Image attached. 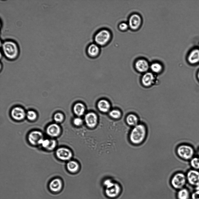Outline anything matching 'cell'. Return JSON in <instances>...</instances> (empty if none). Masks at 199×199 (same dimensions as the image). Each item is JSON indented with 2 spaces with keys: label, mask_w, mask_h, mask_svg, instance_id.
Masks as SVG:
<instances>
[{
  "label": "cell",
  "mask_w": 199,
  "mask_h": 199,
  "mask_svg": "<svg viewBox=\"0 0 199 199\" xmlns=\"http://www.w3.org/2000/svg\"><path fill=\"white\" fill-rule=\"evenodd\" d=\"M148 133L146 125L144 122H140L136 126L131 128L128 134L129 140L133 145H140L146 140Z\"/></svg>",
  "instance_id": "obj_1"
},
{
  "label": "cell",
  "mask_w": 199,
  "mask_h": 199,
  "mask_svg": "<svg viewBox=\"0 0 199 199\" xmlns=\"http://www.w3.org/2000/svg\"><path fill=\"white\" fill-rule=\"evenodd\" d=\"M2 54L8 59H16L20 54V50L16 41L11 39H7L1 44V52Z\"/></svg>",
  "instance_id": "obj_2"
},
{
  "label": "cell",
  "mask_w": 199,
  "mask_h": 199,
  "mask_svg": "<svg viewBox=\"0 0 199 199\" xmlns=\"http://www.w3.org/2000/svg\"><path fill=\"white\" fill-rule=\"evenodd\" d=\"M176 152L177 156L182 160L189 161L194 156L195 151L191 145L182 143L177 146Z\"/></svg>",
  "instance_id": "obj_3"
},
{
  "label": "cell",
  "mask_w": 199,
  "mask_h": 199,
  "mask_svg": "<svg viewBox=\"0 0 199 199\" xmlns=\"http://www.w3.org/2000/svg\"><path fill=\"white\" fill-rule=\"evenodd\" d=\"M104 185L105 187V194L109 198H116L121 193V187L117 183L112 182L110 179H107L104 181Z\"/></svg>",
  "instance_id": "obj_4"
},
{
  "label": "cell",
  "mask_w": 199,
  "mask_h": 199,
  "mask_svg": "<svg viewBox=\"0 0 199 199\" xmlns=\"http://www.w3.org/2000/svg\"><path fill=\"white\" fill-rule=\"evenodd\" d=\"M187 182L186 174L182 171L174 173L170 180L171 186L178 190L184 188Z\"/></svg>",
  "instance_id": "obj_5"
},
{
  "label": "cell",
  "mask_w": 199,
  "mask_h": 199,
  "mask_svg": "<svg viewBox=\"0 0 199 199\" xmlns=\"http://www.w3.org/2000/svg\"><path fill=\"white\" fill-rule=\"evenodd\" d=\"M112 36V33L108 29L103 28L98 30L94 36L95 43L100 46L107 44L110 41Z\"/></svg>",
  "instance_id": "obj_6"
},
{
  "label": "cell",
  "mask_w": 199,
  "mask_h": 199,
  "mask_svg": "<svg viewBox=\"0 0 199 199\" xmlns=\"http://www.w3.org/2000/svg\"><path fill=\"white\" fill-rule=\"evenodd\" d=\"M186 174L187 182L190 185L195 187L199 185V170L191 169Z\"/></svg>",
  "instance_id": "obj_7"
},
{
  "label": "cell",
  "mask_w": 199,
  "mask_h": 199,
  "mask_svg": "<svg viewBox=\"0 0 199 199\" xmlns=\"http://www.w3.org/2000/svg\"><path fill=\"white\" fill-rule=\"evenodd\" d=\"M43 139V135L40 131H35L29 133L28 136L29 142L32 145H39L40 141Z\"/></svg>",
  "instance_id": "obj_8"
},
{
  "label": "cell",
  "mask_w": 199,
  "mask_h": 199,
  "mask_svg": "<svg viewBox=\"0 0 199 199\" xmlns=\"http://www.w3.org/2000/svg\"><path fill=\"white\" fill-rule=\"evenodd\" d=\"M26 113L24 110L20 107H16L11 110V115L15 120L20 121L23 119L26 116Z\"/></svg>",
  "instance_id": "obj_9"
},
{
  "label": "cell",
  "mask_w": 199,
  "mask_h": 199,
  "mask_svg": "<svg viewBox=\"0 0 199 199\" xmlns=\"http://www.w3.org/2000/svg\"><path fill=\"white\" fill-rule=\"evenodd\" d=\"M155 81V77L152 72H147L144 73L141 78L143 85L146 87H149L152 85Z\"/></svg>",
  "instance_id": "obj_10"
},
{
  "label": "cell",
  "mask_w": 199,
  "mask_h": 199,
  "mask_svg": "<svg viewBox=\"0 0 199 199\" xmlns=\"http://www.w3.org/2000/svg\"><path fill=\"white\" fill-rule=\"evenodd\" d=\"M141 22V18L140 15L137 14H134L130 17L128 25L132 29L136 30L140 27Z\"/></svg>",
  "instance_id": "obj_11"
},
{
  "label": "cell",
  "mask_w": 199,
  "mask_h": 199,
  "mask_svg": "<svg viewBox=\"0 0 199 199\" xmlns=\"http://www.w3.org/2000/svg\"><path fill=\"white\" fill-rule=\"evenodd\" d=\"M63 183L61 179L55 178L52 180L49 184L50 190L54 193L60 192L63 188Z\"/></svg>",
  "instance_id": "obj_12"
},
{
  "label": "cell",
  "mask_w": 199,
  "mask_h": 199,
  "mask_svg": "<svg viewBox=\"0 0 199 199\" xmlns=\"http://www.w3.org/2000/svg\"><path fill=\"white\" fill-rule=\"evenodd\" d=\"M56 154L57 157L62 160H68L72 157L71 152L68 149L61 147L58 149L56 151Z\"/></svg>",
  "instance_id": "obj_13"
},
{
  "label": "cell",
  "mask_w": 199,
  "mask_h": 199,
  "mask_svg": "<svg viewBox=\"0 0 199 199\" xmlns=\"http://www.w3.org/2000/svg\"><path fill=\"white\" fill-rule=\"evenodd\" d=\"M135 66L137 70L141 73H145L147 72L150 68L148 62L144 59H140L137 60L136 62Z\"/></svg>",
  "instance_id": "obj_14"
},
{
  "label": "cell",
  "mask_w": 199,
  "mask_h": 199,
  "mask_svg": "<svg viewBox=\"0 0 199 199\" xmlns=\"http://www.w3.org/2000/svg\"><path fill=\"white\" fill-rule=\"evenodd\" d=\"M100 51V46L95 43L89 44L87 49V54L89 56L92 57H95L98 56Z\"/></svg>",
  "instance_id": "obj_15"
},
{
  "label": "cell",
  "mask_w": 199,
  "mask_h": 199,
  "mask_svg": "<svg viewBox=\"0 0 199 199\" xmlns=\"http://www.w3.org/2000/svg\"><path fill=\"white\" fill-rule=\"evenodd\" d=\"M84 119L87 125L92 128L95 126L97 124V117L94 113L89 112L86 115Z\"/></svg>",
  "instance_id": "obj_16"
},
{
  "label": "cell",
  "mask_w": 199,
  "mask_h": 199,
  "mask_svg": "<svg viewBox=\"0 0 199 199\" xmlns=\"http://www.w3.org/2000/svg\"><path fill=\"white\" fill-rule=\"evenodd\" d=\"M188 62L191 64H195L199 62V49L195 48L191 51L187 57Z\"/></svg>",
  "instance_id": "obj_17"
},
{
  "label": "cell",
  "mask_w": 199,
  "mask_h": 199,
  "mask_svg": "<svg viewBox=\"0 0 199 199\" xmlns=\"http://www.w3.org/2000/svg\"><path fill=\"white\" fill-rule=\"evenodd\" d=\"M61 131L59 126L55 123L50 124L47 128L46 132L50 136L55 137L58 136Z\"/></svg>",
  "instance_id": "obj_18"
},
{
  "label": "cell",
  "mask_w": 199,
  "mask_h": 199,
  "mask_svg": "<svg viewBox=\"0 0 199 199\" xmlns=\"http://www.w3.org/2000/svg\"><path fill=\"white\" fill-rule=\"evenodd\" d=\"M126 122L127 125L131 128L138 124L140 122L139 118L136 115L130 114L126 117Z\"/></svg>",
  "instance_id": "obj_19"
},
{
  "label": "cell",
  "mask_w": 199,
  "mask_h": 199,
  "mask_svg": "<svg viewBox=\"0 0 199 199\" xmlns=\"http://www.w3.org/2000/svg\"><path fill=\"white\" fill-rule=\"evenodd\" d=\"M97 106L99 110L103 112H108L110 108V105L106 100L102 99L98 102Z\"/></svg>",
  "instance_id": "obj_20"
},
{
  "label": "cell",
  "mask_w": 199,
  "mask_h": 199,
  "mask_svg": "<svg viewBox=\"0 0 199 199\" xmlns=\"http://www.w3.org/2000/svg\"><path fill=\"white\" fill-rule=\"evenodd\" d=\"M190 196L189 190L184 187L178 190L177 193V199H189Z\"/></svg>",
  "instance_id": "obj_21"
},
{
  "label": "cell",
  "mask_w": 199,
  "mask_h": 199,
  "mask_svg": "<svg viewBox=\"0 0 199 199\" xmlns=\"http://www.w3.org/2000/svg\"><path fill=\"white\" fill-rule=\"evenodd\" d=\"M85 110V107L82 103H76L73 107V111L75 115L78 116H81L83 115Z\"/></svg>",
  "instance_id": "obj_22"
},
{
  "label": "cell",
  "mask_w": 199,
  "mask_h": 199,
  "mask_svg": "<svg viewBox=\"0 0 199 199\" xmlns=\"http://www.w3.org/2000/svg\"><path fill=\"white\" fill-rule=\"evenodd\" d=\"M150 68L153 73H159L162 71L163 67L160 64L155 62L151 64Z\"/></svg>",
  "instance_id": "obj_23"
},
{
  "label": "cell",
  "mask_w": 199,
  "mask_h": 199,
  "mask_svg": "<svg viewBox=\"0 0 199 199\" xmlns=\"http://www.w3.org/2000/svg\"><path fill=\"white\" fill-rule=\"evenodd\" d=\"M190 165L192 169L199 170V157L194 156L190 160Z\"/></svg>",
  "instance_id": "obj_24"
},
{
  "label": "cell",
  "mask_w": 199,
  "mask_h": 199,
  "mask_svg": "<svg viewBox=\"0 0 199 199\" xmlns=\"http://www.w3.org/2000/svg\"><path fill=\"white\" fill-rule=\"evenodd\" d=\"M67 169L70 171L74 172L78 170L79 166L78 164L76 162L71 161L67 163Z\"/></svg>",
  "instance_id": "obj_25"
},
{
  "label": "cell",
  "mask_w": 199,
  "mask_h": 199,
  "mask_svg": "<svg viewBox=\"0 0 199 199\" xmlns=\"http://www.w3.org/2000/svg\"><path fill=\"white\" fill-rule=\"evenodd\" d=\"M26 116L28 119L33 121L35 120L37 117V114L33 110H29L26 113Z\"/></svg>",
  "instance_id": "obj_26"
},
{
  "label": "cell",
  "mask_w": 199,
  "mask_h": 199,
  "mask_svg": "<svg viewBox=\"0 0 199 199\" xmlns=\"http://www.w3.org/2000/svg\"><path fill=\"white\" fill-rule=\"evenodd\" d=\"M110 115L115 119H118L121 116V112L118 110H113L109 112Z\"/></svg>",
  "instance_id": "obj_27"
},
{
  "label": "cell",
  "mask_w": 199,
  "mask_h": 199,
  "mask_svg": "<svg viewBox=\"0 0 199 199\" xmlns=\"http://www.w3.org/2000/svg\"><path fill=\"white\" fill-rule=\"evenodd\" d=\"M64 119L63 115L60 112H57L54 115V119L57 122H61Z\"/></svg>",
  "instance_id": "obj_28"
},
{
  "label": "cell",
  "mask_w": 199,
  "mask_h": 199,
  "mask_svg": "<svg viewBox=\"0 0 199 199\" xmlns=\"http://www.w3.org/2000/svg\"><path fill=\"white\" fill-rule=\"evenodd\" d=\"M50 142V140L44 139L43 138L40 141L39 145H41L43 147L46 149L49 145Z\"/></svg>",
  "instance_id": "obj_29"
},
{
  "label": "cell",
  "mask_w": 199,
  "mask_h": 199,
  "mask_svg": "<svg viewBox=\"0 0 199 199\" xmlns=\"http://www.w3.org/2000/svg\"><path fill=\"white\" fill-rule=\"evenodd\" d=\"M56 146V141L54 139H51L50 140L49 145L46 149L49 150H52Z\"/></svg>",
  "instance_id": "obj_30"
},
{
  "label": "cell",
  "mask_w": 199,
  "mask_h": 199,
  "mask_svg": "<svg viewBox=\"0 0 199 199\" xmlns=\"http://www.w3.org/2000/svg\"><path fill=\"white\" fill-rule=\"evenodd\" d=\"M128 25L125 22H121L119 24L118 27L119 29L121 31L127 30L128 27Z\"/></svg>",
  "instance_id": "obj_31"
},
{
  "label": "cell",
  "mask_w": 199,
  "mask_h": 199,
  "mask_svg": "<svg viewBox=\"0 0 199 199\" xmlns=\"http://www.w3.org/2000/svg\"><path fill=\"white\" fill-rule=\"evenodd\" d=\"M73 122L75 125L77 126H79L82 124L83 121L81 118L76 117L73 119Z\"/></svg>",
  "instance_id": "obj_32"
},
{
  "label": "cell",
  "mask_w": 199,
  "mask_h": 199,
  "mask_svg": "<svg viewBox=\"0 0 199 199\" xmlns=\"http://www.w3.org/2000/svg\"><path fill=\"white\" fill-rule=\"evenodd\" d=\"M192 199H198L199 198V191L196 190L191 195Z\"/></svg>",
  "instance_id": "obj_33"
},
{
  "label": "cell",
  "mask_w": 199,
  "mask_h": 199,
  "mask_svg": "<svg viewBox=\"0 0 199 199\" xmlns=\"http://www.w3.org/2000/svg\"><path fill=\"white\" fill-rule=\"evenodd\" d=\"M195 187L196 190L199 191V185Z\"/></svg>",
  "instance_id": "obj_34"
},
{
  "label": "cell",
  "mask_w": 199,
  "mask_h": 199,
  "mask_svg": "<svg viewBox=\"0 0 199 199\" xmlns=\"http://www.w3.org/2000/svg\"><path fill=\"white\" fill-rule=\"evenodd\" d=\"M197 78H198L199 81V71H198V72L197 73Z\"/></svg>",
  "instance_id": "obj_35"
},
{
  "label": "cell",
  "mask_w": 199,
  "mask_h": 199,
  "mask_svg": "<svg viewBox=\"0 0 199 199\" xmlns=\"http://www.w3.org/2000/svg\"><path fill=\"white\" fill-rule=\"evenodd\" d=\"M197 155H198V156L199 157V148L198 149V151H197Z\"/></svg>",
  "instance_id": "obj_36"
},
{
  "label": "cell",
  "mask_w": 199,
  "mask_h": 199,
  "mask_svg": "<svg viewBox=\"0 0 199 199\" xmlns=\"http://www.w3.org/2000/svg\"></svg>",
  "instance_id": "obj_37"
}]
</instances>
